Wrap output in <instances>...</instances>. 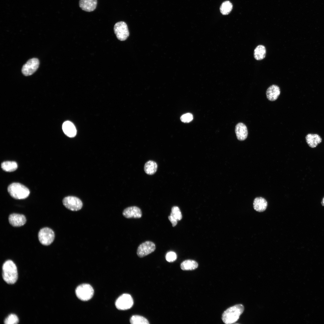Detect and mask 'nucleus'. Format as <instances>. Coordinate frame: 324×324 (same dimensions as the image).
Segmentation results:
<instances>
[{
	"mask_svg": "<svg viewBox=\"0 0 324 324\" xmlns=\"http://www.w3.org/2000/svg\"><path fill=\"white\" fill-rule=\"evenodd\" d=\"M16 266L10 260L6 261L2 266V277L4 280L9 284H14L18 278Z\"/></svg>",
	"mask_w": 324,
	"mask_h": 324,
	"instance_id": "f257e3e1",
	"label": "nucleus"
},
{
	"mask_svg": "<svg viewBox=\"0 0 324 324\" xmlns=\"http://www.w3.org/2000/svg\"><path fill=\"white\" fill-rule=\"evenodd\" d=\"M244 310V306L238 304L230 307L227 309L222 314V319L224 322L226 324H231L236 322Z\"/></svg>",
	"mask_w": 324,
	"mask_h": 324,
	"instance_id": "f03ea898",
	"label": "nucleus"
},
{
	"mask_svg": "<svg viewBox=\"0 0 324 324\" xmlns=\"http://www.w3.org/2000/svg\"><path fill=\"white\" fill-rule=\"evenodd\" d=\"M8 191L12 197L16 199H25L30 194L29 190L26 187L18 183H13L10 184Z\"/></svg>",
	"mask_w": 324,
	"mask_h": 324,
	"instance_id": "7ed1b4c3",
	"label": "nucleus"
},
{
	"mask_svg": "<svg viewBox=\"0 0 324 324\" xmlns=\"http://www.w3.org/2000/svg\"><path fill=\"white\" fill-rule=\"evenodd\" d=\"M76 296L82 301H85L91 299L93 296L94 290L88 284H82L78 286L75 290Z\"/></svg>",
	"mask_w": 324,
	"mask_h": 324,
	"instance_id": "20e7f679",
	"label": "nucleus"
},
{
	"mask_svg": "<svg viewBox=\"0 0 324 324\" xmlns=\"http://www.w3.org/2000/svg\"><path fill=\"white\" fill-rule=\"evenodd\" d=\"M39 242L43 245H48L51 244L55 238L54 231L50 228L44 227L41 229L38 233Z\"/></svg>",
	"mask_w": 324,
	"mask_h": 324,
	"instance_id": "39448f33",
	"label": "nucleus"
},
{
	"mask_svg": "<svg viewBox=\"0 0 324 324\" xmlns=\"http://www.w3.org/2000/svg\"><path fill=\"white\" fill-rule=\"evenodd\" d=\"M62 202L67 208L72 211H77L82 206V203L79 198L74 196H69L64 197Z\"/></svg>",
	"mask_w": 324,
	"mask_h": 324,
	"instance_id": "423d86ee",
	"label": "nucleus"
},
{
	"mask_svg": "<svg viewBox=\"0 0 324 324\" xmlns=\"http://www.w3.org/2000/svg\"><path fill=\"white\" fill-rule=\"evenodd\" d=\"M133 303V300L131 296L128 294H124L116 300L115 305L118 309L124 310L131 308Z\"/></svg>",
	"mask_w": 324,
	"mask_h": 324,
	"instance_id": "0eeeda50",
	"label": "nucleus"
},
{
	"mask_svg": "<svg viewBox=\"0 0 324 324\" xmlns=\"http://www.w3.org/2000/svg\"><path fill=\"white\" fill-rule=\"evenodd\" d=\"M114 30L117 38L121 41L126 40L129 35L127 25L123 21L116 23L114 26Z\"/></svg>",
	"mask_w": 324,
	"mask_h": 324,
	"instance_id": "6e6552de",
	"label": "nucleus"
},
{
	"mask_svg": "<svg viewBox=\"0 0 324 324\" xmlns=\"http://www.w3.org/2000/svg\"><path fill=\"white\" fill-rule=\"evenodd\" d=\"M39 64V61L37 58L31 59L23 66L22 69V73L25 76L32 75L38 69Z\"/></svg>",
	"mask_w": 324,
	"mask_h": 324,
	"instance_id": "1a4fd4ad",
	"label": "nucleus"
},
{
	"mask_svg": "<svg viewBox=\"0 0 324 324\" xmlns=\"http://www.w3.org/2000/svg\"><path fill=\"white\" fill-rule=\"evenodd\" d=\"M155 248V244L153 242L150 241H146L138 246L137 254L139 257H142L154 251Z\"/></svg>",
	"mask_w": 324,
	"mask_h": 324,
	"instance_id": "9d476101",
	"label": "nucleus"
},
{
	"mask_svg": "<svg viewBox=\"0 0 324 324\" xmlns=\"http://www.w3.org/2000/svg\"><path fill=\"white\" fill-rule=\"evenodd\" d=\"M10 224L13 226L19 227L23 225L26 222V218L23 214L16 213L10 214L8 218Z\"/></svg>",
	"mask_w": 324,
	"mask_h": 324,
	"instance_id": "9b49d317",
	"label": "nucleus"
},
{
	"mask_svg": "<svg viewBox=\"0 0 324 324\" xmlns=\"http://www.w3.org/2000/svg\"><path fill=\"white\" fill-rule=\"evenodd\" d=\"M123 215L125 218H140L142 216L140 209L136 206H132L125 208L123 212Z\"/></svg>",
	"mask_w": 324,
	"mask_h": 324,
	"instance_id": "f8f14e48",
	"label": "nucleus"
},
{
	"mask_svg": "<svg viewBox=\"0 0 324 324\" xmlns=\"http://www.w3.org/2000/svg\"><path fill=\"white\" fill-rule=\"evenodd\" d=\"M235 131L237 139L240 141H243L247 138L248 131L246 125L244 123L240 122L236 125Z\"/></svg>",
	"mask_w": 324,
	"mask_h": 324,
	"instance_id": "ddd939ff",
	"label": "nucleus"
},
{
	"mask_svg": "<svg viewBox=\"0 0 324 324\" xmlns=\"http://www.w3.org/2000/svg\"><path fill=\"white\" fill-rule=\"evenodd\" d=\"M280 92L279 87L276 85H272L270 86L266 91L267 98L270 101H275L278 97Z\"/></svg>",
	"mask_w": 324,
	"mask_h": 324,
	"instance_id": "4468645a",
	"label": "nucleus"
},
{
	"mask_svg": "<svg viewBox=\"0 0 324 324\" xmlns=\"http://www.w3.org/2000/svg\"><path fill=\"white\" fill-rule=\"evenodd\" d=\"M97 0H80L79 6L83 10L87 12L94 11L96 8Z\"/></svg>",
	"mask_w": 324,
	"mask_h": 324,
	"instance_id": "2eb2a0df",
	"label": "nucleus"
},
{
	"mask_svg": "<svg viewBox=\"0 0 324 324\" xmlns=\"http://www.w3.org/2000/svg\"><path fill=\"white\" fill-rule=\"evenodd\" d=\"M305 139L308 146L312 148L316 147L322 141L321 137L316 134H309L306 136Z\"/></svg>",
	"mask_w": 324,
	"mask_h": 324,
	"instance_id": "dca6fc26",
	"label": "nucleus"
},
{
	"mask_svg": "<svg viewBox=\"0 0 324 324\" xmlns=\"http://www.w3.org/2000/svg\"><path fill=\"white\" fill-rule=\"evenodd\" d=\"M62 130L64 134L68 136L72 137L75 136L76 134V128L74 124L69 121H66L63 124Z\"/></svg>",
	"mask_w": 324,
	"mask_h": 324,
	"instance_id": "f3484780",
	"label": "nucleus"
},
{
	"mask_svg": "<svg viewBox=\"0 0 324 324\" xmlns=\"http://www.w3.org/2000/svg\"><path fill=\"white\" fill-rule=\"evenodd\" d=\"M267 206V202L263 198L257 197L255 198L253 202V207L256 211L261 212L266 209Z\"/></svg>",
	"mask_w": 324,
	"mask_h": 324,
	"instance_id": "a211bd4d",
	"label": "nucleus"
},
{
	"mask_svg": "<svg viewBox=\"0 0 324 324\" xmlns=\"http://www.w3.org/2000/svg\"><path fill=\"white\" fill-rule=\"evenodd\" d=\"M266 50L265 46L262 45L257 46L254 51V57L257 60H260L264 59L266 55Z\"/></svg>",
	"mask_w": 324,
	"mask_h": 324,
	"instance_id": "6ab92c4d",
	"label": "nucleus"
},
{
	"mask_svg": "<svg viewBox=\"0 0 324 324\" xmlns=\"http://www.w3.org/2000/svg\"><path fill=\"white\" fill-rule=\"evenodd\" d=\"M158 168L157 163L153 160H148L145 164L144 170L147 174L152 175L156 172Z\"/></svg>",
	"mask_w": 324,
	"mask_h": 324,
	"instance_id": "aec40b11",
	"label": "nucleus"
},
{
	"mask_svg": "<svg viewBox=\"0 0 324 324\" xmlns=\"http://www.w3.org/2000/svg\"><path fill=\"white\" fill-rule=\"evenodd\" d=\"M198 266V264L196 261L189 260L183 261L180 265L181 268L183 270H193Z\"/></svg>",
	"mask_w": 324,
	"mask_h": 324,
	"instance_id": "412c9836",
	"label": "nucleus"
},
{
	"mask_svg": "<svg viewBox=\"0 0 324 324\" xmlns=\"http://www.w3.org/2000/svg\"><path fill=\"white\" fill-rule=\"evenodd\" d=\"M2 169L5 171L11 172L15 171L17 168V163L14 161H6L1 164Z\"/></svg>",
	"mask_w": 324,
	"mask_h": 324,
	"instance_id": "4be33fe9",
	"label": "nucleus"
},
{
	"mask_svg": "<svg viewBox=\"0 0 324 324\" xmlns=\"http://www.w3.org/2000/svg\"><path fill=\"white\" fill-rule=\"evenodd\" d=\"M232 8V5L229 1H225L221 4L220 7V10L221 13L224 15L229 14L231 11Z\"/></svg>",
	"mask_w": 324,
	"mask_h": 324,
	"instance_id": "5701e85b",
	"label": "nucleus"
},
{
	"mask_svg": "<svg viewBox=\"0 0 324 324\" xmlns=\"http://www.w3.org/2000/svg\"><path fill=\"white\" fill-rule=\"evenodd\" d=\"M130 322L132 324H148V321L144 317L137 315L132 316L130 320Z\"/></svg>",
	"mask_w": 324,
	"mask_h": 324,
	"instance_id": "b1692460",
	"label": "nucleus"
},
{
	"mask_svg": "<svg viewBox=\"0 0 324 324\" xmlns=\"http://www.w3.org/2000/svg\"><path fill=\"white\" fill-rule=\"evenodd\" d=\"M170 215L172 216L177 220H180L182 218V215L180 210L178 206H174L171 208Z\"/></svg>",
	"mask_w": 324,
	"mask_h": 324,
	"instance_id": "393cba45",
	"label": "nucleus"
},
{
	"mask_svg": "<svg viewBox=\"0 0 324 324\" xmlns=\"http://www.w3.org/2000/svg\"><path fill=\"white\" fill-rule=\"evenodd\" d=\"M19 322L18 318L15 314L9 315L5 320L4 323L6 324H16Z\"/></svg>",
	"mask_w": 324,
	"mask_h": 324,
	"instance_id": "a878e982",
	"label": "nucleus"
},
{
	"mask_svg": "<svg viewBox=\"0 0 324 324\" xmlns=\"http://www.w3.org/2000/svg\"><path fill=\"white\" fill-rule=\"evenodd\" d=\"M176 254L174 252L170 251L168 252L165 256L166 260L169 262L175 261L177 258Z\"/></svg>",
	"mask_w": 324,
	"mask_h": 324,
	"instance_id": "bb28decb",
	"label": "nucleus"
},
{
	"mask_svg": "<svg viewBox=\"0 0 324 324\" xmlns=\"http://www.w3.org/2000/svg\"><path fill=\"white\" fill-rule=\"evenodd\" d=\"M193 118L192 114L188 113L182 115L180 117V120L184 123H189L192 120Z\"/></svg>",
	"mask_w": 324,
	"mask_h": 324,
	"instance_id": "cd10ccee",
	"label": "nucleus"
},
{
	"mask_svg": "<svg viewBox=\"0 0 324 324\" xmlns=\"http://www.w3.org/2000/svg\"><path fill=\"white\" fill-rule=\"evenodd\" d=\"M168 219L172 224V226H175L177 224V221L176 219L171 215L168 217Z\"/></svg>",
	"mask_w": 324,
	"mask_h": 324,
	"instance_id": "c85d7f7f",
	"label": "nucleus"
},
{
	"mask_svg": "<svg viewBox=\"0 0 324 324\" xmlns=\"http://www.w3.org/2000/svg\"><path fill=\"white\" fill-rule=\"evenodd\" d=\"M321 204L322 206H324V197H323L322 200Z\"/></svg>",
	"mask_w": 324,
	"mask_h": 324,
	"instance_id": "c756f323",
	"label": "nucleus"
}]
</instances>
